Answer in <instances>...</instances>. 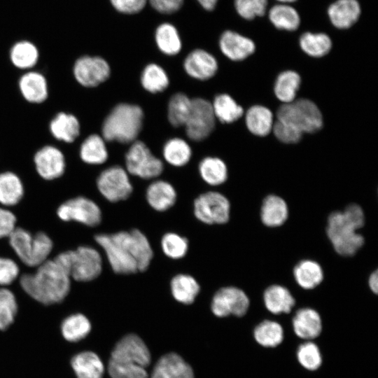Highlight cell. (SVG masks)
I'll use <instances>...</instances> for the list:
<instances>
[{
	"instance_id": "22",
	"label": "cell",
	"mask_w": 378,
	"mask_h": 378,
	"mask_svg": "<svg viewBox=\"0 0 378 378\" xmlns=\"http://www.w3.org/2000/svg\"><path fill=\"white\" fill-rule=\"evenodd\" d=\"M293 276L297 286L302 290H311L319 286L324 280L321 265L310 258L302 259L293 268Z\"/></svg>"
},
{
	"instance_id": "42",
	"label": "cell",
	"mask_w": 378,
	"mask_h": 378,
	"mask_svg": "<svg viewBox=\"0 0 378 378\" xmlns=\"http://www.w3.org/2000/svg\"><path fill=\"white\" fill-rule=\"evenodd\" d=\"M91 330L88 318L82 314H74L66 317L62 322L61 330L64 339L69 342H78L85 338Z\"/></svg>"
},
{
	"instance_id": "18",
	"label": "cell",
	"mask_w": 378,
	"mask_h": 378,
	"mask_svg": "<svg viewBox=\"0 0 378 378\" xmlns=\"http://www.w3.org/2000/svg\"><path fill=\"white\" fill-rule=\"evenodd\" d=\"M265 309L272 315L290 314L297 305L292 292L285 286L273 284L262 293Z\"/></svg>"
},
{
	"instance_id": "51",
	"label": "cell",
	"mask_w": 378,
	"mask_h": 378,
	"mask_svg": "<svg viewBox=\"0 0 378 378\" xmlns=\"http://www.w3.org/2000/svg\"><path fill=\"white\" fill-rule=\"evenodd\" d=\"M19 274L20 268L15 261L9 258L0 257V286L12 284Z\"/></svg>"
},
{
	"instance_id": "34",
	"label": "cell",
	"mask_w": 378,
	"mask_h": 378,
	"mask_svg": "<svg viewBox=\"0 0 378 378\" xmlns=\"http://www.w3.org/2000/svg\"><path fill=\"white\" fill-rule=\"evenodd\" d=\"M50 129L56 139L71 143L79 135L80 124L74 115L59 113L51 121Z\"/></svg>"
},
{
	"instance_id": "33",
	"label": "cell",
	"mask_w": 378,
	"mask_h": 378,
	"mask_svg": "<svg viewBox=\"0 0 378 378\" xmlns=\"http://www.w3.org/2000/svg\"><path fill=\"white\" fill-rule=\"evenodd\" d=\"M155 40L158 49L164 55H176L181 50L182 43L176 28L172 24H160L155 32Z\"/></svg>"
},
{
	"instance_id": "11",
	"label": "cell",
	"mask_w": 378,
	"mask_h": 378,
	"mask_svg": "<svg viewBox=\"0 0 378 378\" xmlns=\"http://www.w3.org/2000/svg\"><path fill=\"white\" fill-rule=\"evenodd\" d=\"M216 119L209 101L201 97L192 99L190 113L184 125L187 136L194 141L204 140L214 131Z\"/></svg>"
},
{
	"instance_id": "27",
	"label": "cell",
	"mask_w": 378,
	"mask_h": 378,
	"mask_svg": "<svg viewBox=\"0 0 378 378\" xmlns=\"http://www.w3.org/2000/svg\"><path fill=\"white\" fill-rule=\"evenodd\" d=\"M173 298L184 304H192L198 295L200 286L197 281L188 274H178L170 281Z\"/></svg>"
},
{
	"instance_id": "43",
	"label": "cell",
	"mask_w": 378,
	"mask_h": 378,
	"mask_svg": "<svg viewBox=\"0 0 378 378\" xmlns=\"http://www.w3.org/2000/svg\"><path fill=\"white\" fill-rule=\"evenodd\" d=\"M10 57L15 66L20 69H29L36 64L38 52L31 42L21 41L11 48Z\"/></svg>"
},
{
	"instance_id": "29",
	"label": "cell",
	"mask_w": 378,
	"mask_h": 378,
	"mask_svg": "<svg viewBox=\"0 0 378 378\" xmlns=\"http://www.w3.org/2000/svg\"><path fill=\"white\" fill-rule=\"evenodd\" d=\"M255 342L265 348H274L284 340L282 326L277 321L264 319L258 323L253 331Z\"/></svg>"
},
{
	"instance_id": "41",
	"label": "cell",
	"mask_w": 378,
	"mask_h": 378,
	"mask_svg": "<svg viewBox=\"0 0 378 378\" xmlns=\"http://www.w3.org/2000/svg\"><path fill=\"white\" fill-rule=\"evenodd\" d=\"M300 83V76L298 73L293 71H284L276 80L274 94L284 104L290 103L295 100Z\"/></svg>"
},
{
	"instance_id": "10",
	"label": "cell",
	"mask_w": 378,
	"mask_h": 378,
	"mask_svg": "<svg viewBox=\"0 0 378 378\" xmlns=\"http://www.w3.org/2000/svg\"><path fill=\"white\" fill-rule=\"evenodd\" d=\"M251 300L246 293L232 285L218 288L212 297L211 309L217 317H243L250 309Z\"/></svg>"
},
{
	"instance_id": "37",
	"label": "cell",
	"mask_w": 378,
	"mask_h": 378,
	"mask_svg": "<svg viewBox=\"0 0 378 378\" xmlns=\"http://www.w3.org/2000/svg\"><path fill=\"white\" fill-rule=\"evenodd\" d=\"M140 82L147 92L155 94L162 92L167 88L169 79L162 66L155 63H150L143 69Z\"/></svg>"
},
{
	"instance_id": "55",
	"label": "cell",
	"mask_w": 378,
	"mask_h": 378,
	"mask_svg": "<svg viewBox=\"0 0 378 378\" xmlns=\"http://www.w3.org/2000/svg\"><path fill=\"white\" fill-rule=\"evenodd\" d=\"M367 286L371 293L375 295L378 293V269L372 271L367 279Z\"/></svg>"
},
{
	"instance_id": "7",
	"label": "cell",
	"mask_w": 378,
	"mask_h": 378,
	"mask_svg": "<svg viewBox=\"0 0 378 378\" xmlns=\"http://www.w3.org/2000/svg\"><path fill=\"white\" fill-rule=\"evenodd\" d=\"M279 120L285 122L302 133H314L323 126V117L318 106L307 99L284 104L277 111Z\"/></svg>"
},
{
	"instance_id": "16",
	"label": "cell",
	"mask_w": 378,
	"mask_h": 378,
	"mask_svg": "<svg viewBox=\"0 0 378 378\" xmlns=\"http://www.w3.org/2000/svg\"><path fill=\"white\" fill-rule=\"evenodd\" d=\"M295 334L300 338L311 341L318 337L323 330V320L318 310L310 307L298 309L291 319Z\"/></svg>"
},
{
	"instance_id": "32",
	"label": "cell",
	"mask_w": 378,
	"mask_h": 378,
	"mask_svg": "<svg viewBox=\"0 0 378 378\" xmlns=\"http://www.w3.org/2000/svg\"><path fill=\"white\" fill-rule=\"evenodd\" d=\"M246 125L248 130L255 135H267L273 126L272 112L262 106H253L246 113Z\"/></svg>"
},
{
	"instance_id": "4",
	"label": "cell",
	"mask_w": 378,
	"mask_h": 378,
	"mask_svg": "<svg viewBox=\"0 0 378 378\" xmlns=\"http://www.w3.org/2000/svg\"><path fill=\"white\" fill-rule=\"evenodd\" d=\"M143 121L144 111L139 106L128 103L118 104L103 122L102 137L108 141L132 144L141 132Z\"/></svg>"
},
{
	"instance_id": "48",
	"label": "cell",
	"mask_w": 378,
	"mask_h": 378,
	"mask_svg": "<svg viewBox=\"0 0 378 378\" xmlns=\"http://www.w3.org/2000/svg\"><path fill=\"white\" fill-rule=\"evenodd\" d=\"M141 365L109 360L108 370L111 378H148L147 372Z\"/></svg>"
},
{
	"instance_id": "56",
	"label": "cell",
	"mask_w": 378,
	"mask_h": 378,
	"mask_svg": "<svg viewBox=\"0 0 378 378\" xmlns=\"http://www.w3.org/2000/svg\"><path fill=\"white\" fill-rule=\"evenodd\" d=\"M200 6L205 10L211 11L216 6L218 0H197Z\"/></svg>"
},
{
	"instance_id": "50",
	"label": "cell",
	"mask_w": 378,
	"mask_h": 378,
	"mask_svg": "<svg viewBox=\"0 0 378 378\" xmlns=\"http://www.w3.org/2000/svg\"><path fill=\"white\" fill-rule=\"evenodd\" d=\"M272 130L276 139L286 144L298 143L302 134L295 127L279 120L273 125Z\"/></svg>"
},
{
	"instance_id": "14",
	"label": "cell",
	"mask_w": 378,
	"mask_h": 378,
	"mask_svg": "<svg viewBox=\"0 0 378 378\" xmlns=\"http://www.w3.org/2000/svg\"><path fill=\"white\" fill-rule=\"evenodd\" d=\"M74 74L80 85L89 88L96 87L109 78L111 68L104 58L85 55L75 62Z\"/></svg>"
},
{
	"instance_id": "24",
	"label": "cell",
	"mask_w": 378,
	"mask_h": 378,
	"mask_svg": "<svg viewBox=\"0 0 378 378\" xmlns=\"http://www.w3.org/2000/svg\"><path fill=\"white\" fill-rule=\"evenodd\" d=\"M177 193L168 181L156 180L146 188V199L150 206L157 211H165L176 203Z\"/></svg>"
},
{
	"instance_id": "2",
	"label": "cell",
	"mask_w": 378,
	"mask_h": 378,
	"mask_svg": "<svg viewBox=\"0 0 378 378\" xmlns=\"http://www.w3.org/2000/svg\"><path fill=\"white\" fill-rule=\"evenodd\" d=\"M365 213L358 204L351 203L342 210L330 213L326 234L334 251L342 257L355 255L365 244Z\"/></svg>"
},
{
	"instance_id": "52",
	"label": "cell",
	"mask_w": 378,
	"mask_h": 378,
	"mask_svg": "<svg viewBox=\"0 0 378 378\" xmlns=\"http://www.w3.org/2000/svg\"><path fill=\"white\" fill-rule=\"evenodd\" d=\"M110 2L119 13L134 14L142 10L148 0H110Z\"/></svg>"
},
{
	"instance_id": "39",
	"label": "cell",
	"mask_w": 378,
	"mask_h": 378,
	"mask_svg": "<svg viewBox=\"0 0 378 378\" xmlns=\"http://www.w3.org/2000/svg\"><path fill=\"white\" fill-rule=\"evenodd\" d=\"M216 119L223 123H232L243 115V108L227 94L217 95L211 103Z\"/></svg>"
},
{
	"instance_id": "6",
	"label": "cell",
	"mask_w": 378,
	"mask_h": 378,
	"mask_svg": "<svg viewBox=\"0 0 378 378\" xmlns=\"http://www.w3.org/2000/svg\"><path fill=\"white\" fill-rule=\"evenodd\" d=\"M55 258L64 267L71 279L86 282L97 278L102 271L99 252L89 246H80L57 255Z\"/></svg>"
},
{
	"instance_id": "49",
	"label": "cell",
	"mask_w": 378,
	"mask_h": 378,
	"mask_svg": "<svg viewBox=\"0 0 378 378\" xmlns=\"http://www.w3.org/2000/svg\"><path fill=\"white\" fill-rule=\"evenodd\" d=\"M267 0H234V7L238 14L246 20L265 15Z\"/></svg>"
},
{
	"instance_id": "40",
	"label": "cell",
	"mask_w": 378,
	"mask_h": 378,
	"mask_svg": "<svg viewBox=\"0 0 378 378\" xmlns=\"http://www.w3.org/2000/svg\"><path fill=\"white\" fill-rule=\"evenodd\" d=\"M269 19L277 29L287 31L296 30L300 23L297 10L287 4H278L272 7L269 11Z\"/></svg>"
},
{
	"instance_id": "54",
	"label": "cell",
	"mask_w": 378,
	"mask_h": 378,
	"mask_svg": "<svg viewBox=\"0 0 378 378\" xmlns=\"http://www.w3.org/2000/svg\"><path fill=\"white\" fill-rule=\"evenodd\" d=\"M151 7L162 14H172L178 10L183 0H148Z\"/></svg>"
},
{
	"instance_id": "46",
	"label": "cell",
	"mask_w": 378,
	"mask_h": 378,
	"mask_svg": "<svg viewBox=\"0 0 378 378\" xmlns=\"http://www.w3.org/2000/svg\"><path fill=\"white\" fill-rule=\"evenodd\" d=\"M296 357L302 367L309 371H315L322 365L323 359L321 351L313 342L307 341L299 345Z\"/></svg>"
},
{
	"instance_id": "23",
	"label": "cell",
	"mask_w": 378,
	"mask_h": 378,
	"mask_svg": "<svg viewBox=\"0 0 378 378\" xmlns=\"http://www.w3.org/2000/svg\"><path fill=\"white\" fill-rule=\"evenodd\" d=\"M151 378H194L190 366L178 354L170 353L156 363Z\"/></svg>"
},
{
	"instance_id": "1",
	"label": "cell",
	"mask_w": 378,
	"mask_h": 378,
	"mask_svg": "<svg viewBox=\"0 0 378 378\" xmlns=\"http://www.w3.org/2000/svg\"><path fill=\"white\" fill-rule=\"evenodd\" d=\"M94 240L104 250L112 270L118 274L144 272L153 257L148 238L138 229L99 234Z\"/></svg>"
},
{
	"instance_id": "47",
	"label": "cell",
	"mask_w": 378,
	"mask_h": 378,
	"mask_svg": "<svg viewBox=\"0 0 378 378\" xmlns=\"http://www.w3.org/2000/svg\"><path fill=\"white\" fill-rule=\"evenodd\" d=\"M18 312L14 293L6 287L0 288V330H4L13 323Z\"/></svg>"
},
{
	"instance_id": "20",
	"label": "cell",
	"mask_w": 378,
	"mask_h": 378,
	"mask_svg": "<svg viewBox=\"0 0 378 378\" xmlns=\"http://www.w3.org/2000/svg\"><path fill=\"white\" fill-rule=\"evenodd\" d=\"M262 224L269 228H276L284 225L289 217L287 202L276 194L266 195L261 203L259 211Z\"/></svg>"
},
{
	"instance_id": "5",
	"label": "cell",
	"mask_w": 378,
	"mask_h": 378,
	"mask_svg": "<svg viewBox=\"0 0 378 378\" xmlns=\"http://www.w3.org/2000/svg\"><path fill=\"white\" fill-rule=\"evenodd\" d=\"M8 239L18 258L31 267H37L47 260L53 248L52 239L43 232L31 234L22 227H16Z\"/></svg>"
},
{
	"instance_id": "57",
	"label": "cell",
	"mask_w": 378,
	"mask_h": 378,
	"mask_svg": "<svg viewBox=\"0 0 378 378\" xmlns=\"http://www.w3.org/2000/svg\"><path fill=\"white\" fill-rule=\"evenodd\" d=\"M276 1H280L281 3H290V2L295 1L296 0H276Z\"/></svg>"
},
{
	"instance_id": "21",
	"label": "cell",
	"mask_w": 378,
	"mask_h": 378,
	"mask_svg": "<svg viewBox=\"0 0 378 378\" xmlns=\"http://www.w3.org/2000/svg\"><path fill=\"white\" fill-rule=\"evenodd\" d=\"M221 52L232 61H240L253 53L255 46L253 41L233 31H224L219 39Z\"/></svg>"
},
{
	"instance_id": "15",
	"label": "cell",
	"mask_w": 378,
	"mask_h": 378,
	"mask_svg": "<svg viewBox=\"0 0 378 378\" xmlns=\"http://www.w3.org/2000/svg\"><path fill=\"white\" fill-rule=\"evenodd\" d=\"M110 360L146 368L150 362V354L145 343L139 337L130 334L122 337L116 344Z\"/></svg>"
},
{
	"instance_id": "12",
	"label": "cell",
	"mask_w": 378,
	"mask_h": 378,
	"mask_svg": "<svg viewBox=\"0 0 378 378\" xmlns=\"http://www.w3.org/2000/svg\"><path fill=\"white\" fill-rule=\"evenodd\" d=\"M97 186L102 196L111 202L126 200L133 191L127 172L118 165L102 171L97 178Z\"/></svg>"
},
{
	"instance_id": "35",
	"label": "cell",
	"mask_w": 378,
	"mask_h": 378,
	"mask_svg": "<svg viewBox=\"0 0 378 378\" xmlns=\"http://www.w3.org/2000/svg\"><path fill=\"white\" fill-rule=\"evenodd\" d=\"M164 160L174 167H183L192 157V149L183 139L174 137L169 139L162 148Z\"/></svg>"
},
{
	"instance_id": "8",
	"label": "cell",
	"mask_w": 378,
	"mask_h": 378,
	"mask_svg": "<svg viewBox=\"0 0 378 378\" xmlns=\"http://www.w3.org/2000/svg\"><path fill=\"white\" fill-rule=\"evenodd\" d=\"M231 202L223 193L208 191L200 195L193 203L195 218L206 225H224L231 218Z\"/></svg>"
},
{
	"instance_id": "17",
	"label": "cell",
	"mask_w": 378,
	"mask_h": 378,
	"mask_svg": "<svg viewBox=\"0 0 378 378\" xmlns=\"http://www.w3.org/2000/svg\"><path fill=\"white\" fill-rule=\"evenodd\" d=\"M186 73L192 78L206 80L217 72L218 62L214 55L203 49H195L185 58L183 64Z\"/></svg>"
},
{
	"instance_id": "45",
	"label": "cell",
	"mask_w": 378,
	"mask_h": 378,
	"mask_svg": "<svg viewBox=\"0 0 378 378\" xmlns=\"http://www.w3.org/2000/svg\"><path fill=\"white\" fill-rule=\"evenodd\" d=\"M160 246L164 254L174 260L183 258L188 251L187 238L175 232L165 233L161 239Z\"/></svg>"
},
{
	"instance_id": "53",
	"label": "cell",
	"mask_w": 378,
	"mask_h": 378,
	"mask_svg": "<svg viewBox=\"0 0 378 378\" xmlns=\"http://www.w3.org/2000/svg\"><path fill=\"white\" fill-rule=\"evenodd\" d=\"M17 218L10 210L0 207V239L9 237L16 229Z\"/></svg>"
},
{
	"instance_id": "19",
	"label": "cell",
	"mask_w": 378,
	"mask_h": 378,
	"mask_svg": "<svg viewBox=\"0 0 378 378\" xmlns=\"http://www.w3.org/2000/svg\"><path fill=\"white\" fill-rule=\"evenodd\" d=\"M38 174L46 180L60 177L65 170V160L62 153L55 147L47 146L40 149L34 156Z\"/></svg>"
},
{
	"instance_id": "28",
	"label": "cell",
	"mask_w": 378,
	"mask_h": 378,
	"mask_svg": "<svg viewBox=\"0 0 378 378\" xmlns=\"http://www.w3.org/2000/svg\"><path fill=\"white\" fill-rule=\"evenodd\" d=\"M77 378H102L104 365L99 356L92 351L76 354L71 361Z\"/></svg>"
},
{
	"instance_id": "44",
	"label": "cell",
	"mask_w": 378,
	"mask_h": 378,
	"mask_svg": "<svg viewBox=\"0 0 378 378\" xmlns=\"http://www.w3.org/2000/svg\"><path fill=\"white\" fill-rule=\"evenodd\" d=\"M302 50L307 55L319 57L329 52L332 47L330 37L323 33L306 32L300 38Z\"/></svg>"
},
{
	"instance_id": "9",
	"label": "cell",
	"mask_w": 378,
	"mask_h": 378,
	"mask_svg": "<svg viewBox=\"0 0 378 378\" xmlns=\"http://www.w3.org/2000/svg\"><path fill=\"white\" fill-rule=\"evenodd\" d=\"M126 171L128 174L143 179H151L160 176L164 170L162 161L155 157L146 144L136 140L125 154Z\"/></svg>"
},
{
	"instance_id": "36",
	"label": "cell",
	"mask_w": 378,
	"mask_h": 378,
	"mask_svg": "<svg viewBox=\"0 0 378 378\" xmlns=\"http://www.w3.org/2000/svg\"><path fill=\"white\" fill-rule=\"evenodd\" d=\"M108 150L104 139L98 134H92L83 142L80 156L85 163L100 164L108 159Z\"/></svg>"
},
{
	"instance_id": "30",
	"label": "cell",
	"mask_w": 378,
	"mask_h": 378,
	"mask_svg": "<svg viewBox=\"0 0 378 378\" xmlns=\"http://www.w3.org/2000/svg\"><path fill=\"white\" fill-rule=\"evenodd\" d=\"M198 169L201 178L209 186H218L227 180V165L218 158L209 156L203 158L199 164Z\"/></svg>"
},
{
	"instance_id": "13",
	"label": "cell",
	"mask_w": 378,
	"mask_h": 378,
	"mask_svg": "<svg viewBox=\"0 0 378 378\" xmlns=\"http://www.w3.org/2000/svg\"><path fill=\"white\" fill-rule=\"evenodd\" d=\"M57 216L64 221H76L89 227H95L102 221V211L92 200L79 196L62 203L57 210Z\"/></svg>"
},
{
	"instance_id": "31",
	"label": "cell",
	"mask_w": 378,
	"mask_h": 378,
	"mask_svg": "<svg viewBox=\"0 0 378 378\" xmlns=\"http://www.w3.org/2000/svg\"><path fill=\"white\" fill-rule=\"evenodd\" d=\"M24 195V187L20 178L14 173L0 174V204L6 206L18 204Z\"/></svg>"
},
{
	"instance_id": "26",
	"label": "cell",
	"mask_w": 378,
	"mask_h": 378,
	"mask_svg": "<svg viewBox=\"0 0 378 378\" xmlns=\"http://www.w3.org/2000/svg\"><path fill=\"white\" fill-rule=\"evenodd\" d=\"M20 89L29 102L41 103L48 97V85L44 76L36 71H29L20 79Z\"/></svg>"
},
{
	"instance_id": "38",
	"label": "cell",
	"mask_w": 378,
	"mask_h": 378,
	"mask_svg": "<svg viewBox=\"0 0 378 378\" xmlns=\"http://www.w3.org/2000/svg\"><path fill=\"white\" fill-rule=\"evenodd\" d=\"M192 99L183 92L173 94L167 105V118L169 123L175 127L184 126L190 113Z\"/></svg>"
},
{
	"instance_id": "25",
	"label": "cell",
	"mask_w": 378,
	"mask_h": 378,
	"mask_svg": "<svg viewBox=\"0 0 378 378\" xmlns=\"http://www.w3.org/2000/svg\"><path fill=\"white\" fill-rule=\"evenodd\" d=\"M331 23L338 29H348L358 20L360 6L357 0H337L328 10Z\"/></svg>"
},
{
	"instance_id": "3",
	"label": "cell",
	"mask_w": 378,
	"mask_h": 378,
	"mask_svg": "<svg viewBox=\"0 0 378 378\" xmlns=\"http://www.w3.org/2000/svg\"><path fill=\"white\" fill-rule=\"evenodd\" d=\"M20 284L34 300L50 305L59 303L66 298L71 288V277L54 258L38 266L34 273L22 274Z\"/></svg>"
}]
</instances>
